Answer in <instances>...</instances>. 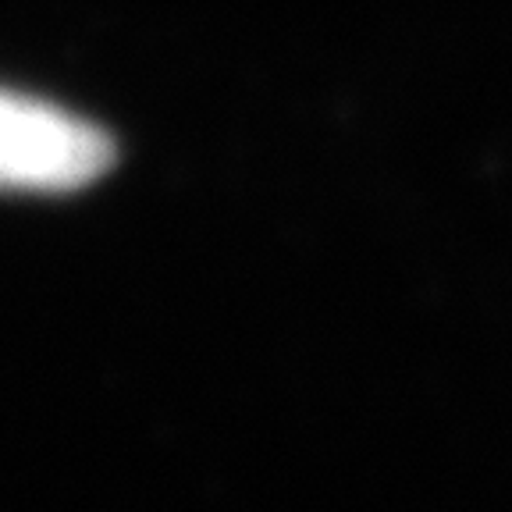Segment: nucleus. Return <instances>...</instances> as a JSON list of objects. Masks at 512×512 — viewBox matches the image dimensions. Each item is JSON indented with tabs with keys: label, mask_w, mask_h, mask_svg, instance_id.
I'll return each instance as SVG.
<instances>
[{
	"label": "nucleus",
	"mask_w": 512,
	"mask_h": 512,
	"mask_svg": "<svg viewBox=\"0 0 512 512\" xmlns=\"http://www.w3.org/2000/svg\"><path fill=\"white\" fill-rule=\"evenodd\" d=\"M114 160L104 128L43 104L36 96H4L0 118V171L8 189L75 192L100 178Z\"/></svg>",
	"instance_id": "obj_1"
}]
</instances>
